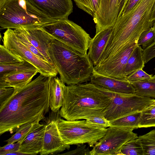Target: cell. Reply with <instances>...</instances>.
<instances>
[{
  "mask_svg": "<svg viewBox=\"0 0 155 155\" xmlns=\"http://www.w3.org/2000/svg\"><path fill=\"white\" fill-rule=\"evenodd\" d=\"M48 77L41 74L23 87L15 89L0 106V134L15 132L21 125L44 120L49 111Z\"/></svg>",
  "mask_w": 155,
  "mask_h": 155,
  "instance_id": "1",
  "label": "cell"
},
{
  "mask_svg": "<svg viewBox=\"0 0 155 155\" xmlns=\"http://www.w3.org/2000/svg\"><path fill=\"white\" fill-rule=\"evenodd\" d=\"M63 98L59 111L61 117L68 120L104 117L116 93L87 82L65 85Z\"/></svg>",
  "mask_w": 155,
  "mask_h": 155,
  "instance_id": "2",
  "label": "cell"
},
{
  "mask_svg": "<svg viewBox=\"0 0 155 155\" xmlns=\"http://www.w3.org/2000/svg\"><path fill=\"white\" fill-rule=\"evenodd\" d=\"M155 0H140L130 11L118 18L112 26L103 53L112 58L135 43L141 33L153 26L150 17Z\"/></svg>",
  "mask_w": 155,
  "mask_h": 155,
  "instance_id": "3",
  "label": "cell"
},
{
  "mask_svg": "<svg viewBox=\"0 0 155 155\" xmlns=\"http://www.w3.org/2000/svg\"><path fill=\"white\" fill-rule=\"evenodd\" d=\"M48 52L60 79L67 85L90 81L94 67L87 54H84L55 39L51 43Z\"/></svg>",
  "mask_w": 155,
  "mask_h": 155,
  "instance_id": "4",
  "label": "cell"
},
{
  "mask_svg": "<svg viewBox=\"0 0 155 155\" xmlns=\"http://www.w3.org/2000/svg\"><path fill=\"white\" fill-rule=\"evenodd\" d=\"M57 20L41 12L27 0H0L2 29L40 28Z\"/></svg>",
  "mask_w": 155,
  "mask_h": 155,
  "instance_id": "5",
  "label": "cell"
},
{
  "mask_svg": "<svg viewBox=\"0 0 155 155\" xmlns=\"http://www.w3.org/2000/svg\"><path fill=\"white\" fill-rule=\"evenodd\" d=\"M57 126L64 143L68 145L87 143L93 147L105 134L107 128L90 124L86 120H68L58 118Z\"/></svg>",
  "mask_w": 155,
  "mask_h": 155,
  "instance_id": "6",
  "label": "cell"
},
{
  "mask_svg": "<svg viewBox=\"0 0 155 155\" xmlns=\"http://www.w3.org/2000/svg\"><path fill=\"white\" fill-rule=\"evenodd\" d=\"M46 33L84 54L92 39L81 27L68 19L57 20L41 28Z\"/></svg>",
  "mask_w": 155,
  "mask_h": 155,
  "instance_id": "7",
  "label": "cell"
},
{
  "mask_svg": "<svg viewBox=\"0 0 155 155\" xmlns=\"http://www.w3.org/2000/svg\"><path fill=\"white\" fill-rule=\"evenodd\" d=\"M3 34V45L12 53L31 64L43 75L56 76L58 73L54 66L31 51L20 41L14 30L7 29Z\"/></svg>",
  "mask_w": 155,
  "mask_h": 155,
  "instance_id": "8",
  "label": "cell"
},
{
  "mask_svg": "<svg viewBox=\"0 0 155 155\" xmlns=\"http://www.w3.org/2000/svg\"><path fill=\"white\" fill-rule=\"evenodd\" d=\"M133 129L110 126L105 134L93 147L90 155H121V149L127 142L138 137Z\"/></svg>",
  "mask_w": 155,
  "mask_h": 155,
  "instance_id": "9",
  "label": "cell"
},
{
  "mask_svg": "<svg viewBox=\"0 0 155 155\" xmlns=\"http://www.w3.org/2000/svg\"><path fill=\"white\" fill-rule=\"evenodd\" d=\"M155 100L135 94L123 95L115 94L105 112L104 117L111 121L141 111Z\"/></svg>",
  "mask_w": 155,
  "mask_h": 155,
  "instance_id": "10",
  "label": "cell"
},
{
  "mask_svg": "<svg viewBox=\"0 0 155 155\" xmlns=\"http://www.w3.org/2000/svg\"><path fill=\"white\" fill-rule=\"evenodd\" d=\"M59 110L56 113L52 111L44 119L45 129L41 155L56 154L70 148V145L64 143L59 132L57 124L60 116Z\"/></svg>",
  "mask_w": 155,
  "mask_h": 155,
  "instance_id": "11",
  "label": "cell"
},
{
  "mask_svg": "<svg viewBox=\"0 0 155 155\" xmlns=\"http://www.w3.org/2000/svg\"><path fill=\"white\" fill-rule=\"evenodd\" d=\"M34 7L54 20L68 19L72 12V0H27Z\"/></svg>",
  "mask_w": 155,
  "mask_h": 155,
  "instance_id": "12",
  "label": "cell"
},
{
  "mask_svg": "<svg viewBox=\"0 0 155 155\" xmlns=\"http://www.w3.org/2000/svg\"><path fill=\"white\" fill-rule=\"evenodd\" d=\"M118 0H100L99 8L94 14L96 34L113 26L119 13Z\"/></svg>",
  "mask_w": 155,
  "mask_h": 155,
  "instance_id": "13",
  "label": "cell"
},
{
  "mask_svg": "<svg viewBox=\"0 0 155 155\" xmlns=\"http://www.w3.org/2000/svg\"><path fill=\"white\" fill-rule=\"evenodd\" d=\"M90 82L119 95L135 94L134 88L127 80L104 76L97 73L94 69Z\"/></svg>",
  "mask_w": 155,
  "mask_h": 155,
  "instance_id": "14",
  "label": "cell"
},
{
  "mask_svg": "<svg viewBox=\"0 0 155 155\" xmlns=\"http://www.w3.org/2000/svg\"><path fill=\"white\" fill-rule=\"evenodd\" d=\"M19 28L32 45L43 55L46 60L54 65L49 54L48 48L51 41L54 38L46 33L41 28Z\"/></svg>",
  "mask_w": 155,
  "mask_h": 155,
  "instance_id": "15",
  "label": "cell"
},
{
  "mask_svg": "<svg viewBox=\"0 0 155 155\" xmlns=\"http://www.w3.org/2000/svg\"><path fill=\"white\" fill-rule=\"evenodd\" d=\"M45 129V124H40L21 143L19 151L26 155H36L41 151Z\"/></svg>",
  "mask_w": 155,
  "mask_h": 155,
  "instance_id": "16",
  "label": "cell"
},
{
  "mask_svg": "<svg viewBox=\"0 0 155 155\" xmlns=\"http://www.w3.org/2000/svg\"><path fill=\"white\" fill-rule=\"evenodd\" d=\"M112 26L106 28L96 34L92 38L88 55L94 67L97 65L110 35Z\"/></svg>",
  "mask_w": 155,
  "mask_h": 155,
  "instance_id": "17",
  "label": "cell"
},
{
  "mask_svg": "<svg viewBox=\"0 0 155 155\" xmlns=\"http://www.w3.org/2000/svg\"><path fill=\"white\" fill-rule=\"evenodd\" d=\"M38 73V70L22 72L0 77V87H11L15 89L21 88L30 83Z\"/></svg>",
  "mask_w": 155,
  "mask_h": 155,
  "instance_id": "18",
  "label": "cell"
},
{
  "mask_svg": "<svg viewBox=\"0 0 155 155\" xmlns=\"http://www.w3.org/2000/svg\"><path fill=\"white\" fill-rule=\"evenodd\" d=\"M49 83V107L52 111L56 113L62 107L63 98V88L65 84L58 77L48 78Z\"/></svg>",
  "mask_w": 155,
  "mask_h": 155,
  "instance_id": "19",
  "label": "cell"
},
{
  "mask_svg": "<svg viewBox=\"0 0 155 155\" xmlns=\"http://www.w3.org/2000/svg\"><path fill=\"white\" fill-rule=\"evenodd\" d=\"M143 51L142 47L138 45L133 51L125 67L124 73L126 77L134 71L144 67Z\"/></svg>",
  "mask_w": 155,
  "mask_h": 155,
  "instance_id": "20",
  "label": "cell"
},
{
  "mask_svg": "<svg viewBox=\"0 0 155 155\" xmlns=\"http://www.w3.org/2000/svg\"><path fill=\"white\" fill-rule=\"evenodd\" d=\"M141 111L114 120L110 121L112 126L133 129L139 128Z\"/></svg>",
  "mask_w": 155,
  "mask_h": 155,
  "instance_id": "21",
  "label": "cell"
},
{
  "mask_svg": "<svg viewBox=\"0 0 155 155\" xmlns=\"http://www.w3.org/2000/svg\"><path fill=\"white\" fill-rule=\"evenodd\" d=\"M37 70L33 65L25 60L11 64H0V77L14 73Z\"/></svg>",
  "mask_w": 155,
  "mask_h": 155,
  "instance_id": "22",
  "label": "cell"
},
{
  "mask_svg": "<svg viewBox=\"0 0 155 155\" xmlns=\"http://www.w3.org/2000/svg\"><path fill=\"white\" fill-rule=\"evenodd\" d=\"M39 122V120H36L21 125L16 130L15 133L5 141L7 143L18 141L21 143L31 131L40 124Z\"/></svg>",
  "mask_w": 155,
  "mask_h": 155,
  "instance_id": "23",
  "label": "cell"
},
{
  "mask_svg": "<svg viewBox=\"0 0 155 155\" xmlns=\"http://www.w3.org/2000/svg\"><path fill=\"white\" fill-rule=\"evenodd\" d=\"M135 94L142 97L155 98V82L149 80L131 82Z\"/></svg>",
  "mask_w": 155,
  "mask_h": 155,
  "instance_id": "24",
  "label": "cell"
},
{
  "mask_svg": "<svg viewBox=\"0 0 155 155\" xmlns=\"http://www.w3.org/2000/svg\"><path fill=\"white\" fill-rule=\"evenodd\" d=\"M155 127V100L141 111L139 128Z\"/></svg>",
  "mask_w": 155,
  "mask_h": 155,
  "instance_id": "25",
  "label": "cell"
},
{
  "mask_svg": "<svg viewBox=\"0 0 155 155\" xmlns=\"http://www.w3.org/2000/svg\"><path fill=\"white\" fill-rule=\"evenodd\" d=\"M142 145L144 155H155V129L138 137Z\"/></svg>",
  "mask_w": 155,
  "mask_h": 155,
  "instance_id": "26",
  "label": "cell"
},
{
  "mask_svg": "<svg viewBox=\"0 0 155 155\" xmlns=\"http://www.w3.org/2000/svg\"><path fill=\"white\" fill-rule=\"evenodd\" d=\"M121 155H144L142 145L138 137L125 143L121 148Z\"/></svg>",
  "mask_w": 155,
  "mask_h": 155,
  "instance_id": "27",
  "label": "cell"
},
{
  "mask_svg": "<svg viewBox=\"0 0 155 155\" xmlns=\"http://www.w3.org/2000/svg\"><path fill=\"white\" fill-rule=\"evenodd\" d=\"M155 41V28L152 27L143 31L140 36L137 43L144 49Z\"/></svg>",
  "mask_w": 155,
  "mask_h": 155,
  "instance_id": "28",
  "label": "cell"
},
{
  "mask_svg": "<svg viewBox=\"0 0 155 155\" xmlns=\"http://www.w3.org/2000/svg\"><path fill=\"white\" fill-rule=\"evenodd\" d=\"M7 49L3 45H0V64H11L23 61Z\"/></svg>",
  "mask_w": 155,
  "mask_h": 155,
  "instance_id": "29",
  "label": "cell"
},
{
  "mask_svg": "<svg viewBox=\"0 0 155 155\" xmlns=\"http://www.w3.org/2000/svg\"><path fill=\"white\" fill-rule=\"evenodd\" d=\"M14 31L20 41L31 51L37 56L47 61L43 55L32 45L19 28L14 29Z\"/></svg>",
  "mask_w": 155,
  "mask_h": 155,
  "instance_id": "30",
  "label": "cell"
},
{
  "mask_svg": "<svg viewBox=\"0 0 155 155\" xmlns=\"http://www.w3.org/2000/svg\"><path fill=\"white\" fill-rule=\"evenodd\" d=\"M152 76V74H148L143 69H139L131 73L127 76L126 78L127 80L131 83L149 80Z\"/></svg>",
  "mask_w": 155,
  "mask_h": 155,
  "instance_id": "31",
  "label": "cell"
},
{
  "mask_svg": "<svg viewBox=\"0 0 155 155\" xmlns=\"http://www.w3.org/2000/svg\"><path fill=\"white\" fill-rule=\"evenodd\" d=\"M90 124L107 128L111 126L110 121L104 117H94L86 120Z\"/></svg>",
  "mask_w": 155,
  "mask_h": 155,
  "instance_id": "32",
  "label": "cell"
},
{
  "mask_svg": "<svg viewBox=\"0 0 155 155\" xmlns=\"http://www.w3.org/2000/svg\"><path fill=\"white\" fill-rule=\"evenodd\" d=\"M77 148L74 150L69 151L66 153L61 154L64 155H90L89 147H86L84 144H78Z\"/></svg>",
  "mask_w": 155,
  "mask_h": 155,
  "instance_id": "33",
  "label": "cell"
},
{
  "mask_svg": "<svg viewBox=\"0 0 155 155\" xmlns=\"http://www.w3.org/2000/svg\"><path fill=\"white\" fill-rule=\"evenodd\" d=\"M20 141L7 143L0 148V155H6L11 152L19 150Z\"/></svg>",
  "mask_w": 155,
  "mask_h": 155,
  "instance_id": "34",
  "label": "cell"
},
{
  "mask_svg": "<svg viewBox=\"0 0 155 155\" xmlns=\"http://www.w3.org/2000/svg\"><path fill=\"white\" fill-rule=\"evenodd\" d=\"M15 89L11 87H0V106L13 94Z\"/></svg>",
  "mask_w": 155,
  "mask_h": 155,
  "instance_id": "35",
  "label": "cell"
},
{
  "mask_svg": "<svg viewBox=\"0 0 155 155\" xmlns=\"http://www.w3.org/2000/svg\"><path fill=\"white\" fill-rule=\"evenodd\" d=\"M143 58L145 64L155 57V41L143 49Z\"/></svg>",
  "mask_w": 155,
  "mask_h": 155,
  "instance_id": "36",
  "label": "cell"
},
{
  "mask_svg": "<svg viewBox=\"0 0 155 155\" xmlns=\"http://www.w3.org/2000/svg\"><path fill=\"white\" fill-rule=\"evenodd\" d=\"M140 0H129L119 17L124 15L130 11Z\"/></svg>",
  "mask_w": 155,
  "mask_h": 155,
  "instance_id": "37",
  "label": "cell"
},
{
  "mask_svg": "<svg viewBox=\"0 0 155 155\" xmlns=\"http://www.w3.org/2000/svg\"><path fill=\"white\" fill-rule=\"evenodd\" d=\"M129 0H118V6L119 10V13L118 18L121 15Z\"/></svg>",
  "mask_w": 155,
  "mask_h": 155,
  "instance_id": "38",
  "label": "cell"
},
{
  "mask_svg": "<svg viewBox=\"0 0 155 155\" xmlns=\"http://www.w3.org/2000/svg\"><path fill=\"white\" fill-rule=\"evenodd\" d=\"M100 0H92L94 13L97 11L99 8L100 4Z\"/></svg>",
  "mask_w": 155,
  "mask_h": 155,
  "instance_id": "39",
  "label": "cell"
},
{
  "mask_svg": "<svg viewBox=\"0 0 155 155\" xmlns=\"http://www.w3.org/2000/svg\"><path fill=\"white\" fill-rule=\"evenodd\" d=\"M150 19L151 21L153 22L155 21V2L151 15Z\"/></svg>",
  "mask_w": 155,
  "mask_h": 155,
  "instance_id": "40",
  "label": "cell"
},
{
  "mask_svg": "<svg viewBox=\"0 0 155 155\" xmlns=\"http://www.w3.org/2000/svg\"><path fill=\"white\" fill-rule=\"evenodd\" d=\"M7 155H27L26 154L23 153L22 152H21L19 151H14V152H11V153H10L8 154Z\"/></svg>",
  "mask_w": 155,
  "mask_h": 155,
  "instance_id": "41",
  "label": "cell"
},
{
  "mask_svg": "<svg viewBox=\"0 0 155 155\" xmlns=\"http://www.w3.org/2000/svg\"><path fill=\"white\" fill-rule=\"evenodd\" d=\"M149 80L150 81L155 82V75L153 76Z\"/></svg>",
  "mask_w": 155,
  "mask_h": 155,
  "instance_id": "42",
  "label": "cell"
},
{
  "mask_svg": "<svg viewBox=\"0 0 155 155\" xmlns=\"http://www.w3.org/2000/svg\"><path fill=\"white\" fill-rule=\"evenodd\" d=\"M153 26H154L155 28V21L153 22Z\"/></svg>",
  "mask_w": 155,
  "mask_h": 155,
  "instance_id": "43",
  "label": "cell"
},
{
  "mask_svg": "<svg viewBox=\"0 0 155 155\" xmlns=\"http://www.w3.org/2000/svg\"><path fill=\"white\" fill-rule=\"evenodd\" d=\"M154 71H155V68L154 69Z\"/></svg>",
  "mask_w": 155,
  "mask_h": 155,
  "instance_id": "44",
  "label": "cell"
}]
</instances>
